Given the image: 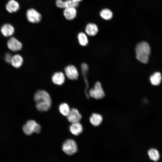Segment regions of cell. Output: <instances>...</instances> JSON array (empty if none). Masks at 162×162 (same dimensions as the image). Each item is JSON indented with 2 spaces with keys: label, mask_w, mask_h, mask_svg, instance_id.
Instances as JSON below:
<instances>
[{
  "label": "cell",
  "mask_w": 162,
  "mask_h": 162,
  "mask_svg": "<svg viewBox=\"0 0 162 162\" xmlns=\"http://www.w3.org/2000/svg\"><path fill=\"white\" fill-rule=\"evenodd\" d=\"M34 99L37 109L40 112L48 111L51 108L52 100L49 94L43 89L38 90L34 93Z\"/></svg>",
  "instance_id": "6da1fadb"
},
{
  "label": "cell",
  "mask_w": 162,
  "mask_h": 162,
  "mask_svg": "<svg viewBox=\"0 0 162 162\" xmlns=\"http://www.w3.org/2000/svg\"><path fill=\"white\" fill-rule=\"evenodd\" d=\"M136 57L141 63L146 64L148 63L151 53V48L146 42L142 41L137 44L135 47Z\"/></svg>",
  "instance_id": "7a4b0ae2"
},
{
  "label": "cell",
  "mask_w": 162,
  "mask_h": 162,
  "mask_svg": "<svg viewBox=\"0 0 162 162\" xmlns=\"http://www.w3.org/2000/svg\"><path fill=\"white\" fill-rule=\"evenodd\" d=\"M26 16L28 22L33 24H39L43 19V16L41 13L34 8H31L27 10Z\"/></svg>",
  "instance_id": "3957f363"
},
{
  "label": "cell",
  "mask_w": 162,
  "mask_h": 162,
  "mask_svg": "<svg viewBox=\"0 0 162 162\" xmlns=\"http://www.w3.org/2000/svg\"><path fill=\"white\" fill-rule=\"evenodd\" d=\"M62 150L67 155H72L76 153L78 150L77 144L74 140H66L62 145Z\"/></svg>",
  "instance_id": "277c9868"
},
{
  "label": "cell",
  "mask_w": 162,
  "mask_h": 162,
  "mask_svg": "<svg viewBox=\"0 0 162 162\" xmlns=\"http://www.w3.org/2000/svg\"><path fill=\"white\" fill-rule=\"evenodd\" d=\"M89 94L91 97L97 99H102L105 96L101 84L99 82H97L94 87L89 90Z\"/></svg>",
  "instance_id": "5b68a950"
},
{
  "label": "cell",
  "mask_w": 162,
  "mask_h": 162,
  "mask_svg": "<svg viewBox=\"0 0 162 162\" xmlns=\"http://www.w3.org/2000/svg\"><path fill=\"white\" fill-rule=\"evenodd\" d=\"M65 76L69 79L71 80H76L79 76V73L77 69L73 65H69L65 67L64 68Z\"/></svg>",
  "instance_id": "8992f818"
},
{
  "label": "cell",
  "mask_w": 162,
  "mask_h": 162,
  "mask_svg": "<svg viewBox=\"0 0 162 162\" xmlns=\"http://www.w3.org/2000/svg\"><path fill=\"white\" fill-rule=\"evenodd\" d=\"M62 14L65 20L68 21H72L77 17L78 11L76 8H65L63 10Z\"/></svg>",
  "instance_id": "52a82bcc"
},
{
  "label": "cell",
  "mask_w": 162,
  "mask_h": 162,
  "mask_svg": "<svg viewBox=\"0 0 162 162\" xmlns=\"http://www.w3.org/2000/svg\"><path fill=\"white\" fill-rule=\"evenodd\" d=\"M8 48L13 52H17L20 50L22 46L21 42L16 38L12 37L8 40L7 43Z\"/></svg>",
  "instance_id": "ba28073f"
},
{
  "label": "cell",
  "mask_w": 162,
  "mask_h": 162,
  "mask_svg": "<svg viewBox=\"0 0 162 162\" xmlns=\"http://www.w3.org/2000/svg\"><path fill=\"white\" fill-rule=\"evenodd\" d=\"M67 117L68 121L71 123L79 122L82 118V116L78 110L75 108L70 109Z\"/></svg>",
  "instance_id": "9c48e42d"
},
{
  "label": "cell",
  "mask_w": 162,
  "mask_h": 162,
  "mask_svg": "<svg viewBox=\"0 0 162 162\" xmlns=\"http://www.w3.org/2000/svg\"><path fill=\"white\" fill-rule=\"evenodd\" d=\"M65 80V76L64 74L61 71L54 73L51 77L52 82L55 85L58 86L62 85Z\"/></svg>",
  "instance_id": "30bf717a"
},
{
  "label": "cell",
  "mask_w": 162,
  "mask_h": 162,
  "mask_svg": "<svg viewBox=\"0 0 162 162\" xmlns=\"http://www.w3.org/2000/svg\"><path fill=\"white\" fill-rule=\"evenodd\" d=\"M37 124L36 122L32 120L27 121L22 127V130L24 133L27 135H30L34 132V127Z\"/></svg>",
  "instance_id": "8fae6325"
},
{
  "label": "cell",
  "mask_w": 162,
  "mask_h": 162,
  "mask_svg": "<svg viewBox=\"0 0 162 162\" xmlns=\"http://www.w3.org/2000/svg\"><path fill=\"white\" fill-rule=\"evenodd\" d=\"M0 30L2 35L7 37L11 36L14 32V27L9 24H5L3 25L1 28Z\"/></svg>",
  "instance_id": "7c38bea8"
},
{
  "label": "cell",
  "mask_w": 162,
  "mask_h": 162,
  "mask_svg": "<svg viewBox=\"0 0 162 162\" xmlns=\"http://www.w3.org/2000/svg\"><path fill=\"white\" fill-rule=\"evenodd\" d=\"M98 28L94 23H89L85 26V33L90 36H94L96 35L98 32Z\"/></svg>",
  "instance_id": "4fadbf2b"
},
{
  "label": "cell",
  "mask_w": 162,
  "mask_h": 162,
  "mask_svg": "<svg viewBox=\"0 0 162 162\" xmlns=\"http://www.w3.org/2000/svg\"><path fill=\"white\" fill-rule=\"evenodd\" d=\"M69 130L71 134L77 136L82 133L83 128L82 124L79 122H77L72 123L69 127Z\"/></svg>",
  "instance_id": "5bb4252c"
},
{
  "label": "cell",
  "mask_w": 162,
  "mask_h": 162,
  "mask_svg": "<svg viewBox=\"0 0 162 162\" xmlns=\"http://www.w3.org/2000/svg\"><path fill=\"white\" fill-rule=\"evenodd\" d=\"M6 8L9 13H13L16 12L20 8V5L15 0H10L6 5Z\"/></svg>",
  "instance_id": "9a60e30c"
},
{
  "label": "cell",
  "mask_w": 162,
  "mask_h": 162,
  "mask_svg": "<svg viewBox=\"0 0 162 162\" xmlns=\"http://www.w3.org/2000/svg\"><path fill=\"white\" fill-rule=\"evenodd\" d=\"M23 62L22 57L19 54H16L12 56L10 63L14 67L18 68L22 65Z\"/></svg>",
  "instance_id": "2e32d148"
},
{
  "label": "cell",
  "mask_w": 162,
  "mask_h": 162,
  "mask_svg": "<svg viewBox=\"0 0 162 162\" xmlns=\"http://www.w3.org/2000/svg\"><path fill=\"white\" fill-rule=\"evenodd\" d=\"M77 38L80 45L82 46H86L88 44V40L87 34L82 32H80L77 34Z\"/></svg>",
  "instance_id": "e0dca14e"
},
{
  "label": "cell",
  "mask_w": 162,
  "mask_h": 162,
  "mask_svg": "<svg viewBox=\"0 0 162 162\" xmlns=\"http://www.w3.org/2000/svg\"><path fill=\"white\" fill-rule=\"evenodd\" d=\"M89 120L91 124L93 126H98L102 122L103 117L100 114L94 113L90 117Z\"/></svg>",
  "instance_id": "ac0fdd59"
},
{
  "label": "cell",
  "mask_w": 162,
  "mask_h": 162,
  "mask_svg": "<svg viewBox=\"0 0 162 162\" xmlns=\"http://www.w3.org/2000/svg\"><path fill=\"white\" fill-rule=\"evenodd\" d=\"M161 76L160 73L158 72H155L151 75L150 77V80L153 85L158 86L161 82Z\"/></svg>",
  "instance_id": "d6986e66"
},
{
  "label": "cell",
  "mask_w": 162,
  "mask_h": 162,
  "mask_svg": "<svg viewBox=\"0 0 162 162\" xmlns=\"http://www.w3.org/2000/svg\"><path fill=\"white\" fill-rule=\"evenodd\" d=\"M100 16L103 19L109 20H110L112 17V12L109 9L105 8L102 10L100 12Z\"/></svg>",
  "instance_id": "ffe728a7"
},
{
  "label": "cell",
  "mask_w": 162,
  "mask_h": 162,
  "mask_svg": "<svg viewBox=\"0 0 162 162\" xmlns=\"http://www.w3.org/2000/svg\"><path fill=\"white\" fill-rule=\"evenodd\" d=\"M150 158L155 161H158L160 158L159 153L157 150L154 148L149 149L148 152Z\"/></svg>",
  "instance_id": "44dd1931"
},
{
  "label": "cell",
  "mask_w": 162,
  "mask_h": 162,
  "mask_svg": "<svg viewBox=\"0 0 162 162\" xmlns=\"http://www.w3.org/2000/svg\"><path fill=\"white\" fill-rule=\"evenodd\" d=\"M60 113L63 116H67L69 114L70 109L68 104L63 103L60 104L59 107Z\"/></svg>",
  "instance_id": "7402d4cb"
},
{
  "label": "cell",
  "mask_w": 162,
  "mask_h": 162,
  "mask_svg": "<svg viewBox=\"0 0 162 162\" xmlns=\"http://www.w3.org/2000/svg\"><path fill=\"white\" fill-rule=\"evenodd\" d=\"M65 8H77L79 6V3L73 0H64Z\"/></svg>",
  "instance_id": "603a6c76"
},
{
  "label": "cell",
  "mask_w": 162,
  "mask_h": 162,
  "mask_svg": "<svg viewBox=\"0 0 162 162\" xmlns=\"http://www.w3.org/2000/svg\"><path fill=\"white\" fill-rule=\"evenodd\" d=\"M55 4L58 8L63 10L65 8L64 0H55Z\"/></svg>",
  "instance_id": "cb8c5ba5"
},
{
  "label": "cell",
  "mask_w": 162,
  "mask_h": 162,
  "mask_svg": "<svg viewBox=\"0 0 162 162\" xmlns=\"http://www.w3.org/2000/svg\"><path fill=\"white\" fill-rule=\"evenodd\" d=\"M12 57L11 53L9 52L6 53L4 56L5 61L8 63H10Z\"/></svg>",
  "instance_id": "d4e9b609"
},
{
  "label": "cell",
  "mask_w": 162,
  "mask_h": 162,
  "mask_svg": "<svg viewBox=\"0 0 162 162\" xmlns=\"http://www.w3.org/2000/svg\"><path fill=\"white\" fill-rule=\"evenodd\" d=\"M41 126L39 124L37 123L34 127V132L37 134H40L41 133Z\"/></svg>",
  "instance_id": "484cf974"
},
{
  "label": "cell",
  "mask_w": 162,
  "mask_h": 162,
  "mask_svg": "<svg viewBox=\"0 0 162 162\" xmlns=\"http://www.w3.org/2000/svg\"><path fill=\"white\" fill-rule=\"evenodd\" d=\"M74 1L80 3V2H82L83 0H73Z\"/></svg>",
  "instance_id": "4316f807"
}]
</instances>
